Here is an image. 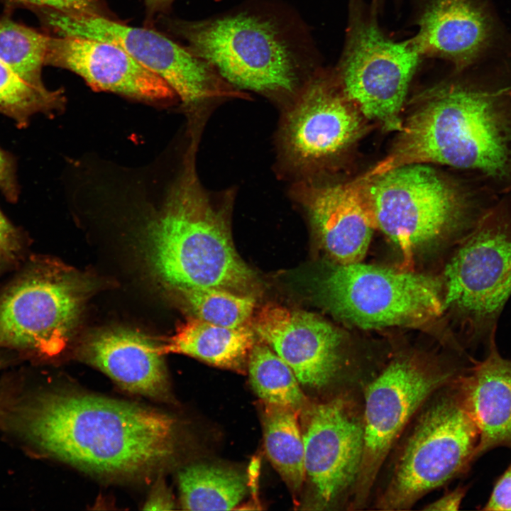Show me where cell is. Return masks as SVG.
<instances>
[{"label": "cell", "mask_w": 511, "mask_h": 511, "mask_svg": "<svg viewBox=\"0 0 511 511\" xmlns=\"http://www.w3.org/2000/svg\"><path fill=\"white\" fill-rule=\"evenodd\" d=\"M511 87L450 81L427 91L392 152L373 170L438 163L474 172L499 195L511 193Z\"/></svg>", "instance_id": "cell-3"}, {"label": "cell", "mask_w": 511, "mask_h": 511, "mask_svg": "<svg viewBox=\"0 0 511 511\" xmlns=\"http://www.w3.org/2000/svg\"><path fill=\"white\" fill-rule=\"evenodd\" d=\"M463 373L403 356L392 360L368 385L362 415L363 455L351 509L365 505L384 461L414 415L436 392Z\"/></svg>", "instance_id": "cell-12"}, {"label": "cell", "mask_w": 511, "mask_h": 511, "mask_svg": "<svg viewBox=\"0 0 511 511\" xmlns=\"http://www.w3.org/2000/svg\"><path fill=\"white\" fill-rule=\"evenodd\" d=\"M264 403L263 424L267 456L290 488L297 491L306 476L298 412L288 407Z\"/></svg>", "instance_id": "cell-22"}, {"label": "cell", "mask_w": 511, "mask_h": 511, "mask_svg": "<svg viewBox=\"0 0 511 511\" xmlns=\"http://www.w3.org/2000/svg\"><path fill=\"white\" fill-rule=\"evenodd\" d=\"M444 311L453 310L486 349L511 297V196L499 199L462 238L444 271Z\"/></svg>", "instance_id": "cell-8"}, {"label": "cell", "mask_w": 511, "mask_h": 511, "mask_svg": "<svg viewBox=\"0 0 511 511\" xmlns=\"http://www.w3.org/2000/svg\"><path fill=\"white\" fill-rule=\"evenodd\" d=\"M158 19L226 82L241 89L297 94L319 68L306 26L283 6L254 1L203 20Z\"/></svg>", "instance_id": "cell-4"}, {"label": "cell", "mask_w": 511, "mask_h": 511, "mask_svg": "<svg viewBox=\"0 0 511 511\" xmlns=\"http://www.w3.org/2000/svg\"><path fill=\"white\" fill-rule=\"evenodd\" d=\"M466 495V488L458 487L427 505L425 510H458Z\"/></svg>", "instance_id": "cell-33"}, {"label": "cell", "mask_w": 511, "mask_h": 511, "mask_svg": "<svg viewBox=\"0 0 511 511\" xmlns=\"http://www.w3.org/2000/svg\"><path fill=\"white\" fill-rule=\"evenodd\" d=\"M479 439L459 376L440 390L415 421L377 509L409 510L429 492L464 473L478 458Z\"/></svg>", "instance_id": "cell-6"}, {"label": "cell", "mask_w": 511, "mask_h": 511, "mask_svg": "<svg viewBox=\"0 0 511 511\" xmlns=\"http://www.w3.org/2000/svg\"><path fill=\"white\" fill-rule=\"evenodd\" d=\"M379 3L348 0L344 46L334 70L365 117L400 129L399 115L424 57L413 38L396 40L380 27Z\"/></svg>", "instance_id": "cell-7"}, {"label": "cell", "mask_w": 511, "mask_h": 511, "mask_svg": "<svg viewBox=\"0 0 511 511\" xmlns=\"http://www.w3.org/2000/svg\"><path fill=\"white\" fill-rule=\"evenodd\" d=\"M483 510H511V463L498 478Z\"/></svg>", "instance_id": "cell-29"}, {"label": "cell", "mask_w": 511, "mask_h": 511, "mask_svg": "<svg viewBox=\"0 0 511 511\" xmlns=\"http://www.w3.org/2000/svg\"><path fill=\"white\" fill-rule=\"evenodd\" d=\"M175 0H144L145 6V26L153 27L155 21L160 16H165ZM219 1V0H214Z\"/></svg>", "instance_id": "cell-34"}, {"label": "cell", "mask_w": 511, "mask_h": 511, "mask_svg": "<svg viewBox=\"0 0 511 511\" xmlns=\"http://www.w3.org/2000/svg\"><path fill=\"white\" fill-rule=\"evenodd\" d=\"M361 115L334 70L319 67L296 95L287 116L283 141L288 155L301 165L339 153L358 136Z\"/></svg>", "instance_id": "cell-14"}, {"label": "cell", "mask_w": 511, "mask_h": 511, "mask_svg": "<svg viewBox=\"0 0 511 511\" xmlns=\"http://www.w3.org/2000/svg\"><path fill=\"white\" fill-rule=\"evenodd\" d=\"M0 192L10 202H16L19 190L11 156L0 149Z\"/></svg>", "instance_id": "cell-30"}, {"label": "cell", "mask_w": 511, "mask_h": 511, "mask_svg": "<svg viewBox=\"0 0 511 511\" xmlns=\"http://www.w3.org/2000/svg\"><path fill=\"white\" fill-rule=\"evenodd\" d=\"M35 13L53 35L89 38L120 46L161 77L187 108H195L212 97L238 94L211 63L151 27H133L105 16L50 9Z\"/></svg>", "instance_id": "cell-11"}, {"label": "cell", "mask_w": 511, "mask_h": 511, "mask_svg": "<svg viewBox=\"0 0 511 511\" xmlns=\"http://www.w3.org/2000/svg\"><path fill=\"white\" fill-rule=\"evenodd\" d=\"M8 425L42 454L108 479L149 477L177 453V419L85 392H38L7 407Z\"/></svg>", "instance_id": "cell-1"}, {"label": "cell", "mask_w": 511, "mask_h": 511, "mask_svg": "<svg viewBox=\"0 0 511 511\" xmlns=\"http://www.w3.org/2000/svg\"><path fill=\"white\" fill-rule=\"evenodd\" d=\"M50 34L0 16V60L26 82L45 87V65Z\"/></svg>", "instance_id": "cell-25"}, {"label": "cell", "mask_w": 511, "mask_h": 511, "mask_svg": "<svg viewBox=\"0 0 511 511\" xmlns=\"http://www.w3.org/2000/svg\"><path fill=\"white\" fill-rule=\"evenodd\" d=\"M192 317L226 327L248 325L256 299L220 288H194L175 292Z\"/></svg>", "instance_id": "cell-27"}, {"label": "cell", "mask_w": 511, "mask_h": 511, "mask_svg": "<svg viewBox=\"0 0 511 511\" xmlns=\"http://www.w3.org/2000/svg\"><path fill=\"white\" fill-rule=\"evenodd\" d=\"M251 326L302 385L322 389L341 375L343 336L319 316L269 303L258 312Z\"/></svg>", "instance_id": "cell-15"}, {"label": "cell", "mask_w": 511, "mask_h": 511, "mask_svg": "<svg viewBox=\"0 0 511 511\" xmlns=\"http://www.w3.org/2000/svg\"><path fill=\"white\" fill-rule=\"evenodd\" d=\"M91 287L74 270L33 260L0 294V348L41 357L67 346Z\"/></svg>", "instance_id": "cell-10"}, {"label": "cell", "mask_w": 511, "mask_h": 511, "mask_svg": "<svg viewBox=\"0 0 511 511\" xmlns=\"http://www.w3.org/2000/svg\"><path fill=\"white\" fill-rule=\"evenodd\" d=\"M45 65L75 73L95 91L147 104L165 105L177 97L161 77L120 46L105 40L50 35Z\"/></svg>", "instance_id": "cell-16"}, {"label": "cell", "mask_w": 511, "mask_h": 511, "mask_svg": "<svg viewBox=\"0 0 511 511\" xmlns=\"http://www.w3.org/2000/svg\"><path fill=\"white\" fill-rule=\"evenodd\" d=\"M317 295L336 318L365 329L420 325L444 312L439 280L361 262L334 263L319 279Z\"/></svg>", "instance_id": "cell-9"}, {"label": "cell", "mask_w": 511, "mask_h": 511, "mask_svg": "<svg viewBox=\"0 0 511 511\" xmlns=\"http://www.w3.org/2000/svg\"><path fill=\"white\" fill-rule=\"evenodd\" d=\"M250 381L265 403L288 407L298 412L305 397L292 368L266 344H255L248 361Z\"/></svg>", "instance_id": "cell-24"}, {"label": "cell", "mask_w": 511, "mask_h": 511, "mask_svg": "<svg viewBox=\"0 0 511 511\" xmlns=\"http://www.w3.org/2000/svg\"><path fill=\"white\" fill-rule=\"evenodd\" d=\"M8 363L6 356L0 355V369Z\"/></svg>", "instance_id": "cell-35"}, {"label": "cell", "mask_w": 511, "mask_h": 511, "mask_svg": "<svg viewBox=\"0 0 511 511\" xmlns=\"http://www.w3.org/2000/svg\"><path fill=\"white\" fill-rule=\"evenodd\" d=\"M162 346L131 329L114 327L86 338L79 357L129 392L157 400L170 397Z\"/></svg>", "instance_id": "cell-18"}, {"label": "cell", "mask_w": 511, "mask_h": 511, "mask_svg": "<svg viewBox=\"0 0 511 511\" xmlns=\"http://www.w3.org/2000/svg\"><path fill=\"white\" fill-rule=\"evenodd\" d=\"M65 103L63 90L33 85L0 60V113L13 119L18 126H27L35 114H55Z\"/></svg>", "instance_id": "cell-26"}, {"label": "cell", "mask_w": 511, "mask_h": 511, "mask_svg": "<svg viewBox=\"0 0 511 511\" xmlns=\"http://www.w3.org/2000/svg\"><path fill=\"white\" fill-rule=\"evenodd\" d=\"M300 190L320 244L334 263L361 262L377 228L366 177Z\"/></svg>", "instance_id": "cell-17"}, {"label": "cell", "mask_w": 511, "mask_h": 511, "mask_svg": "<svg viewBox=\"0 0 511 511\" xmlns=\"http://www.w3.org/2000/svg\"><path fill=\"white\" fill-rule=\"evenodd\" d=\"M255 335L249 325L226 327L191 317L177 328L162 350L241 373L256 344Z\"/></svg>", "instance_id": "cell-21"}, {"label": "cell", "mask_w": 511, "mask_h": 511, "mask_svg": "<svg viewBox=\"0 0 511 511\" xmlns=\"http://www.w3.org/2000/svg\"><path fill=\"white\" fill-rule=\"evenodd\" d=\"M510 93H511V88H510Z\"/></svg>", "instance_id": "cell-37"}, {"label": "cell", "mask_w": 511, "mask_h": 511, "mask_svg": "<svg viewBox=\"0 0 511 511\" xmlns=\"http://www.w3.org/2000/svg\"><path fill=\"white\" fill-rule=\"evenodd\" d=\"M377 1H378L379 2V4H380V0H377Z\"/></svg>", "instance_id": "cell-36"}, {"label": "cell", "mask_w": 511, "mask_h": 511, "mask_svg": "<svg viewBox=\"0 0 511 511\" xmlns=\"http://www.w3.org/2000/svg\"><path fill=\"white\" fill-rule=\"evenodd\" d=\"M414 22L412 38L424 58L447 61L457 72L477 60L491 35L480 0H416Z\"/></svg>", "instance_id": "cell-19"}, {"label": "cell", "mask_w": 511, "mask_h": 511, "mask_svg": "<svg viewBox=\"0 0 511 511\" xmlns=\"http://www.w3.org/2000/svg\"><path fill=\"white\" fill-rule=\"evenodd\" d=\"M180 499L188 510H230L246 493L245 477L234 470L193 464L178 474Z\"/></svg>", "instance_id": "cell-23"}, {"label": "cell", "mask_w": 511, "mask_h": 511, "mask_svg": "<svg viewBox=\"0 0 511 511\" xmlns=\"http://www.w3.org/2000/svg\"><path fill=\"white\" fill-rule=\"evenodd\" d=\"M461 384L479 432L478 458L499 446L511 448V358L500 354L495 341L462 374Z\"/></svg>", "instance_id": "cell-20"}, {"label": "cell", "mask_w": 511, "mask_h": 511, "mask_svg": "<svg viewBox=\"0 0 511 511\" xmlns=\"http://www.w3.org/2000/svg\"><path fill=\"white\" fill-rule=\"evenodd\" d=\"M19 247V236L16 229L0 211V256L11 254Z\"/></svg>", "instance_id": "cell-32"}, {"label": "cell", "mask_w": 511, "mask_h": 511, "mask_svg": "<svg viewBox=\"0 0 511 511\" xmlns=\"http://www.w3.org/2000/svg\"><path fill=\"white\" fill-rule=\"evenodd\" d=\"M365 177L377 228L397 246L407 270L423 248L469 232L500 199L486 187L469 192L424 163Z\"/></svg>", "instance_id": "cell-5"}, {"label": "cell", "mask_w": 511, "mask_h": 511, "mask_svg": "<svg viewBox=\"0 0 511 511\" xmlns=\"http://www.w3.org/2000/svg\"><path fill=\"white\" fill-rule=\"evenodd\" d=\"M116 185L138 211V233L150 272L174 292L220 288L244 294L255 275L236 251L223 214L200 186L187 155L170 180L146 168Z\"/></svg>", "instance_id": "cell-2"}, {"label": "cell", "mask_w": 511, "mask_h": 511, "mask_svg": "<svg viewBox=\"0 0 511 511\" xmlns=\"http://www.w3.org/2000/svg\"><path fill=\"white\" fill-rule=\"evenodd\" d=\"M173 501L170 490L162 480H158L151 490L143 510H164L174 509Z\"/></svg>", "instance_id": "cell-31"}, {"label": "cell", "mask_w": 511, "mask_h": 511, "mask_svg": "<svg viewBox=\"0 0 511 511\" xmlns=\"http://www.w3.org/2000/svg\"><path fill=\"white\" fill-rule=\"evenodd\" d=\"M11 8L21 7L33 12L50 9L71 15L101 16L114 17L103 0H3Z\"/></svg>", "instance_id": "cell-28"}, {"label": "cell", "mask_w": 511, "mask_h": 511, "mask_svg": "<svg viewBox=\"0 0 511 511\" xmlns=\"http://www.w3.org/2000/svg\"><path fill=\"white\" fill-rule=\"evenodd\" d=\"M303 436L304 468L322 505L353 493L363 455V418L344 396L312 405Z\"/></svg>", "instance_id": "cell-13"}]
</instances>
